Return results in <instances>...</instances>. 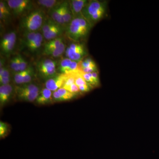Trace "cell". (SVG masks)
Masks as SVG:
<instances>
[{
	"label": "cell",
	"instance_id": "cell-20",
	"mask_svg": "<svg viewBox=\"0 0 159 159\" xmlns=\"http://www.w3.org/2000/svg\"><path fill=\"white\" fill-rule=\"evenodd\" d=\"M60 2L56 0H39L36 1V4L42 8L51 10Z\"/></svg>",
	"mask_w": 159,
	"mask_h": 159
},
{
	"label": "cell",
	"instance_id": "cell-1",
	"mask_svg": "<svg viewBox=\"0 0 159 159\" xmlns=\"http://www.w3.org/2000/svg\"><path fill=\"white\" fill-rule=\"evenodd\" d=\"M93 26L83 16L74 17L66 27L67 37L74 42H82L88 37Z\"/></svg>",
	"mask_w": 159,
	"mask_h": 159
},
{
	"label": "cell",
	"instance_id": "cell-24",
	"mask_svg": "<svg viewBox=\"0 0 159 159\" xmlns=\"http://www.w3.org/2000/svg\"><path fill=\"white\" fill-rule=\"evenodd\" d=\"M79 70L91 67H97L96 63L90 57H86L80 62Z\"/></svg>",
	"mask_w": 159,
	"mask_h": 159
},
{
	"label": "cell",
	"instance_id": "cell-4",
	"mask_svg": "<svg viewBox=\"0 0 159 159\" xmlns=\"http://www.w3.org/2000/svg\"><path fill=\"white\" fill-rule=\"evenodd\" d=\"M66 28L51 19L46 20L42 27L43 36L46 39L52 40L60 37Z\"/></svg>",
	"mask_w": 159,
	"mask_h": 159
},
{
	"label": "cell",
	"instance_id": "cell-22",
	"mask_svg": "<svg viewBox=\"0 0 159 159\" xmlns=\"http://www.w3.org/2000/svg\"><path fill=\"white\" fill-rule=\"evenodd\" d=\"M62 43H63L62 38H57L55 39L51 40L48 42L46 43L43 51H48L52 49L57 48Z\"/></svg>",
	"mask_w": 159,
	"mask_h": 159
},
{
	"label": "cell",
	"instance_id": "cell-28",
	"mask_svg": "<svg viewBox=\"0 0 159 159\" xmlns=\"http://www.w3.org/2000/svg\"><path fill=\"white\" fill-rule=\"evenodd\" d=\"M8 130V126L6 123L1 122L0 123V136L1 138L6 136Z\"/></svg>",
	"mask_w": 159,
	"mask_h": 159
},
{
	"label": "cell",
	"instance_id": "cell-12",
	"mask_svg": "<svg viewBox=\"0 0 159 159\" xmlns=\"http://www.w3.org/2000/svg\"><path fill=\"white\" fill-rule=\"evenodd\" d=\"M14 91L16 96L20 94L40 92L39 87L32 83L25 84L16 86Z\"/></svg>",
	"mask_w": 159,
	"mask_h": 159
},
{
	"label": "cell",
	"instance_id": "cell-23",
	"mask_svg": "<svg viewBox=\"0 0 159 159\" xmlns=\"http://www.w3.org/2000/svg\"><path fill=\"white\" fill-rule=\"evenodd\" d=\"M34 70L32 66L28 67V68L24 71L22 78V84L30 83L34 76Z\"/></svg>",
	"mask_w": 159,
	"mask_h": 159
},
{
	"label": "cell",
	"instance_id": "cell-34",
	"mask_svg": "<svg viewBox=\"0 0 159 159\" xmlns=\"http://www.w3.org/2000/svg\"><path fill=\"white\" fill-rule=\"evenodd\" d=\"M92 77L93 78L94 81L96 82V84H98L99 82V74L98 72H94L92 73Z\"/></svg>",
	"mask_w": 159,
	"mask_h": 159
},
{
	"label": "cell",
	"instance_id": "cell-14",
	"mask_svg": "<svg viewBox=\"0 0 159 159\" xmlns=\"http://www.w3.org/2000/svg\"><path fill=\"white\" fill-rule=\"evenodd\" d=\"M43 37L42 34L37 32L35 39L30 43L25 46V48L31 53H34L39 51L42 45Z\"/></svg>",
	"mask_w": 159,
	"mask_h": 159
},
{
	"label": "cell",
	"instance_id": "cell-33",
	"mask_svg": "<svg viewBox=\"0 0 159 159\" xmlns=\"http://www.w3.org/2000/svg\"><path fill=\"white\" fill-rule=\"evenodd\" d=\"M91 86L90 85L81 86L78 87V88H79L80 92L85 93L90 90Z\"/></svg>",
	"mask_w": 159,
	"mask_h": 159
},
{
	"label": "cell",
	"instance_id": "cell-31",
	"mask_svg": "<svg viewBox=\"0 0 159 159\" xmlns=\"http://www.w3.org/2000/svg\"><path fill=\"white\" fill-rule=\"evenodd\" d=\"M11 77H2L0 78V83L1 85H7L9 84V83L11 81Z\"/></svg>",
	"mask_w": 159,
	"mask_h": 159
},
{
	"label": "cell",
	"instance_id": "cell-30",
	"mask_svg": "<svg viewBox=\"0 0 159 159\" xmlns=\"http://www.w3.org/2000/svg\"><path fill=\"white\" fill-rule=\"evenodd\" d=\"M52 99H53V102H61V101H63L57 91H54L53 92V94H52Z\"/></svg>",
	"mask_w": 159,
	"mask_h": 159
},
{
	"label": "cell",
	"instance_id": "cell-9",
	"mask_svg": "<svg viewBox=\"0 0 159 159\" xmlns=\"http://www.w3.org/2000/svg\"><path fill=\"white\" fill-rule=\"evenodd\" d=\"M14 91L11 84L1 85L0 86V104L1 107L6 105L12 96Z\"/></svg>",
	"mask_w": 159,
	"mask_h": 159
},
{
	"label": "cell",
	"instance_id": "cell-15",
	"mask_svg": "<svg viewBox=\"0 0 159 159\" xmlns=\"http://www.w3.org/2000/svg\"><path fill=\"white\" fill-rule=\"evenodd\" d=\"M63 20L66 27L70 23L72 20L74 18L72 11H71L69 2L64 1V2L63 11L62 14Z\"/></svg>",
	"mask_w": 159,
	"mask_h": 159
},
{
	"label": "cell",
	"instance_id": "cell-13",
	"mask_svg": "<svg viewBox=\"0 0 159 159\" xmlns=\"http://www.w3.org/2000/svg\"><path fill=\"white\" fill-rule=\"evenodd\" d=\"M52 92L48 89H43L40 91L39 95L36 99V103L39 105H45L53 102Z\"/></svg>",
	"mask_w": 159,
	"mask_h": 159
},
{
	"label": "cell",
	"instance_id": "cell-11",
	"mask_svg": "<svg viewBox=\"0 0 159 159\" xmlns=\"http://www.w3.org/2000/svg\"><path fill=\"white\" fill-rule=\"evenodd\" d=\"M89 1L87 0H71L69 1L70 7L74 18L82 15V11Z\"/></svg>",
	"mask_w": 159,
	"mask_h": 159
},
{
	"label": "cell",
	"instance_id": "cell-6",
	"mask_svg": "<svg viewBox=\"0 0 159 159\" xmlns=\"http://www.w3.org/2000/svg\"><path fill=\"white\" fill-rule=\"evenodd\" d=\"M66 55L73 61L80 62L88 55L87 49L82 42H74L66 49Z\"/></svg>",
	"mask_w": 159,
	"mask_h": 159
},
{
	"label": "cell",
	"instance_id": "cell-32",
	"mask_svg": "<svg viewBox=\"0 0 159 159\" xmlns=\"http://www.w3.org/2000/svg\"><path fill=\"white\" fill-rule=\"evenodd\" d=\"M8 77H10V72H9V69L5 67L2 74L0 75V78Z\"/></svg>",
	"mask_w": 159,
	"mask_h": 159
},
{
	"label": "cell",
	"instance_id": "cell-29",
	"mask_svg": "<svg viewBox=\"0 0 159 159\" xmlns=\"http://www.w3.org/2000/svg\"><path fill=\"white\" fill-rule=\"evenodd\" d=\"M65 89L69 91L71 93L75 94L80 92L79 88L75 83L70 85V86L68 87Z\"/></svg>",
	"mask_w": 159,
	"mask_h": 159
},
{
	"label": "cell",
	"instance_id": "cell-21",
	"mask_svg": "<svg viewBox=\"0 0 159 159\" xmlns=\"http://www.w3.org/2000/svg\"><path fill=\"white\" fill-rule=\"evenodd\" d=\"M39 93L40 92H38V93L20 94V95H16V98L20 101L32 102L36 100L39 95Z\"/></svg>",
	"mask_w": 159,
	"mask_h": 159
},
{
	"label": "cell",
	"instance_id": "cell-5",
	"mask_svg": "<svg viewBox=\"0 0 159 159\" xmlns=\"http://www.w3.org/2000/svg\"><path fill=\"white\" fill-rule=\"evenodd\" d=\"M6 2L12 14L16 17L25 16L31 12L34 7L33 2L30 0H8Z\"/></svg>",
	"mask_w": 159,
	"mask_h": 159
},
{
	"label": "cell",
	"instance_id": "cell-7",
	"mask_svg": "<svg viewBox=\"0 0 159 159\" xmlns=\"http://www.w3.org/2000/svg\"><path fill=\"white\" fill-rule=\"evenodd\" d=\"M57 62L51 59H44L38 62L37 70L40 77L43 79H50L57 74Z\"/></svg>",
	"mask_w": 159,
	"mask_h": 159
},
{
	"label": "cell",
	"instance_id": "cell-18",
	"mask_svg": "<svg viewBox=\"0 0 159 159\" xmlns=\"http://www.w3.org/2000/svg\"><path fill=\"white\" fill-rule=\"evenodd\" d=\"M11 10L7 2L1 1L0 2V18L1 20H6L11 16Z\"/></svg>",
	"mask_w": 159,
	"mask_h": 159
},
{
	"label": "cell",
	"instance_id": "cell-3",
	"mask_svg": "<svg viewBox=\"0 0 159 159\" xmlns=\"http://www.w3.org/2000/svg\"><path fill=\"white\" fill-rule=\"evenodd\" d=\"M45 20L43 11L41 9H35L22 17L20 28L25 33L36 32L42 28Z\"/></svg>",
	"mask_w": 159,
	"mask_h": 159
},
{
	"label": "cell",
	"instance_id": "cell-35",
	"mask_svg": "<svg viewBox=\"0 0 159 159\" xmlns=\"http://www.w3.org/2000/svg\"><path fill=\"white\" fill-rule=\"evenodd\" d=\"M4 64H5V60L1 58L0 61V68L4 67Z\"/></svg>",
	"mask_w": 159,
	"mask_h": 159
},
{
	"label": "cell",
	"instance_id": "cell-19",
	"mask_svg": "<svg viewBox=\"0 0 159 159\" xmlns=\"http://www.w3.org/2000/svg\"><path fill=\"white\" fill-rule=\"evenodd\" d=\"M65 45L63 42L57 48L52 49L49 51H43V54L48 56L54 57H58L61 56L64 52L66 51Z\"/></svg>",
	"mask_w": 159,
	"mask_h": 159
},
{
	"label": "cell",
	"instance_id": "cell-10",
	"mask_svg": "<svg viewBox=\"0 0 159 159\" xmlns=\"http://www.w3.org/2000/svg\"><path fill=\"white\" fill-rule=\"evenodd\" d=\"M63 8L64 2H61L54 8L50 10L49 14L51 16V19L66 27L62 18Z\"/></svg>",
	"mask_w": 159,
	"mask_h": 159
},
{
	"label": "cell",
	"instance_id": "cell-27",
	"mask_svg": "<svg viewBox=\"0 0 159 159\" xmlns=\"http://www.w3.org/2000/svg\"><path fill=\"white\" fill-rule=\"evenodd\" d=\"M19 57L20 59V72L23 71L28 68V66L27 61L24 59V57L21 55L19 54Z\"/></svg>",
	"mask_w": 159,
	"mask_h": 159
},
{
	"label": "cell",
	"instance_id": "cell-25",
	"mask_svg": "<svg viewBox=\"0 0 159 159\" xmlns=\"http://www.w3.org/2000/svg\"><path fill=\"white\" fill-rule=\"evenodd\" d=\"M58 93L62 99L63 101H67L72 99L74 97L75 94L71 93L69 91L63 88L58 89L57 90Z\"/></svg>",
	"mask_w": 159,
	"mask_h": 159
},
{
	"label": "cell",
	"instance_id": "cell-17",
	"mask_svg": "<svg viewBox=\"0 0 159 159\" xmlns=\"http://www.w3.org/2000/svg\"><path fill=\"white\" fill-rule=\"evenodd\" d=\"M16 40V33L9 42L5 46L1 48V52L5 55H9L11 53L14 48Z\"/></svg>",
	"mask_w": 159,
	"mask_h": 159
},
{
	"label": "cell",
	"instance_id": "cell-26",
	"mask_svg": "<svg viewBox=\"0 0 159 159\" xmlns=\"http://www.w3.org/2000/svg\"><path fill=\"white\" fill-rule=\"evenodd\" d=\"M10 68L15 73L20 72V59L19 54L12 57L10 62Z\"/></svg>",
	"mask_w": 159,
	"mask_h": 159
},
{
	"label": "cell",
	"instance_id": "cell-2",
	"mask_svg": "<svg viewBox=\"0 0 159 159\" xmlns=\"http://www.w3.org/2000/svg\"><path fill=\"white\" fill-rule=\"evenodd\" d=\"M107 1H89L83 9L82 15L93 27L105 16L107 12Z\"/></svg>",
	"mask_w": 159,
	"mask_h": 159
},
{
	"label": "cell",
	"instance_id": "cell-8",
	"mask_svg": "<svg viewBox=\"0 0 159 159\" xmlns=\"http://www.w3.org/2000/svg\"><path fill=\"white\" fill-rule=\"evenodd\" d=\"M67 74H57L50 79L46 80L45 85L46 88L51 91H57L61 88L64 83Z\"/></svg>",
	"mask_w": 159,
	"mask_h": 159
},
{
	"label": "cell",
	"instance_id": "cell-16",
	"mask_svg": "<svg viewBox=\"0 0 159 159\" xmlns=\"http://www.w3.org/2000/svg\"><path fill=\"white\" fill-rule=\"evenodd\" d=\"M73 61L68 58L62 59L60 62L57 70L59 74H67L72 73L71 64Z\"/></svg>",
	"mask_w": 159,
	"mask_h": 159
}]
</instances>
